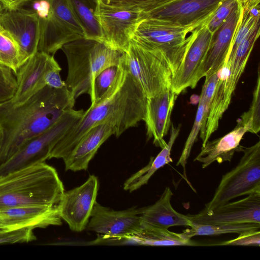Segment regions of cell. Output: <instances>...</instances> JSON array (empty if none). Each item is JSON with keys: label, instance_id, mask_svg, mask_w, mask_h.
Wrapping results in <instances>:
<instances>
[{"label": "cell", "instance_id": "cell-8", "mask_svg": "<svg viewBox=\"0 0 260 260\" xmlns=\"http://www.w3.org/2000/svg\"><path fill=\"white\" fill-rule=\"evenodd\" d=\"M238 164L223 175L211 200L204 209L211 210L240 196L260 192V141L248 148Z\"/></svg>", "mask_w": 260, "mask_h": 260}, {"label": "cell", "instance_id": "cell-30", "mask_svg": "<svg viewBox=\"0 0 260 260\" xmlns=\"http://www.w3.org/2000/svg\"><path fill=\"white\" fill-rule=\"evenodd\" d=\"M0 64L16 74L21 66L19 46L11 34L0 26Z\"/></svg>", "mask_w": 260, "mask_h": 260}, {"label": "cell", "instance_id": "cell-44", "mask_svg": "<svg viewBox=\"0 0 260 260\" xmlns=\"http://www.w3.org/2000/svg\"><path fill=\"white\" fill-rule=\"evenodd\" d=\"M2 6L1 3V2H0V11H2V10H3V9H2Z\"/></svg>", "mask_w": 260, "mask_h": 260}, {"label": "cell", "instance_id": "cell-29", "mask_svg": "<svg viewBox=\"0 0 260 260\" xmlns=\"http://www.w3.org/2000/svg\"><path fill=\"white\" fill-rule=\"evenodd\" d=\"M260 230V223H242L224 224H193L190 229L183 231L181 235L191 239L197 236H216L223 234H238L252 231Z\"/></svg>", "mask_w": 260, "mask_h": 260}, {"label": "cell", "instance_id": "cell-35", "mask_svg": "<svg viewBox=\"0 0 260 260\" xmlns=\"http://www.w3.org/2000/svg\"><path fill=\"white\" fill-rule=\"evenodd\" d=\"M17 87L16 75L10 68L0 64V103L11 100Z\"/></svg>", "mask_w": 260, "mask_h": 260}, {"label": "cell", "instance_id": "cell-40", "mask_svg": "<svg viewBox=\"0 0 260 260\" xmlns=\"http://www.w3.org/2000/svg\"><path fill=\"white\" fill-rule=\"evenodd\" d=\"M61 70L56 62L46 72L44 78L46 86L55 89H61L66 86L65 81H62L60 77Z\"/></svg>", "mask_w": 260, "mask_h": 260}, {"label": "cell", "instance_id": "cell-41", "mask_svg": "<svg viewBox=\"0 0 260 260\" xmlns=\"http://www.w3.org/2000/svg\"><path fill=\"white\" fill-rule=\"evenodd\" d=\"M29 0H0L4 10H13L22 7Z\"/></svg>", "mask_w": 260, "mask_h": 260}, {"label": "cell", "instance_id": "cell-43", "mask_svg": "<svg viewBox=\"0 0 260 260\" xmlns=\"http://www.w3.org/2000/svg\"><path fill=\"white\" fill-rule=\"evenodd\" d=\"M239 3H240L241 5H243L245 3H246L247 2L249 1V0H238Z\"/></svg>", "mask_w": 260, "mask_h": 260}, {"label": "cell", "instance_id": "cell-6", "mask_svg": "<svg viewBox=\"0 0 260 260\" xmlns=\"http://www.w3.org/2000/svg\"><path fill=\"white\" fill-rule=\"evenodd\" d=\"M258 20L238 45L233 57L219 70L206 125L205 145L218 128L219 122L228 109L238 81L243 73L254 43L259 36Z\"/></svg>", "mask_w": 260, "mask_h": 260}, {"label": "cell", "instance_id": "cell-21", "mask_svg": "<svg viewBox=\"0 0 260 260\" xmlns=\"http://www.w3.org/2000/svg\"><path fill=\"white\" fill-rule=\"evenodd\" d=\"M242 10V5L239 3L213 35L201 69L200 79L218 72L225 62Z\"/></svg>", "mask_w": 260, "mask_h": 260}, {"label": "cell", "instance_id": "cell-13", "mask_svg": "<svg viewBox=\"0 0 260 260\" xmlns=\"http://www.w3.org/2000/svg\"><path fill=\"white\" fill-rule=\"evenodd\" d=\"M0 26L8 31L17 43L21 66L38 51L40 37V20L29 8L21 7L0 13Z\"/></svg>", "mask_w": 260, "mask_h": 260}, {"label": "cell", "instance_id": "cell-25", "mask_svg": "<svg viewBox=\"0 0 260 260\" xmlns=\"http://www.w3.org/2000/svg\"><path fill=\"white\" fill-rule=\"evenodd\" d=\"M180 125L175 127L171 124L170 137L168 143L162 148L161 151L155 157H151L147 166L131 175L123 184V189L133 192L147 184L157 170L166 164L172 162L171 151L172 146L179 135Z\"/></svg>", "mask_w": 260, "mask_h": 260}, {"label": "cell", "instance_id": "cell-34", "mask_svg": "<svg viewBox=\"0 0 260 260\" xmlns=\"http://www.w3.org/2000/svg\"><path fill=\"white\" fill-rule=\"evenodd\" d=\"M110 5L134 9L142 11L146 15L176 0H99Z\"/></svg>", "mask_w": 260, "mask_h": 260}, {"label": "cell", "instance_id": "cell-19", "mask_svg": "<svg viewBox=\"0 0 260 260\" xmlns=\"http://www.w3.org/2000/svg\"><path fill=\"white\" fill-rule=\"evenodd\" d=\"M56 62L54 55L42 51L29 58L16 73L17 87L11 102L21 104L45 87V74Z\"/></svg>", "mask_w": 260, "mask_h": 260}, {"label": "cell", "instance_id": "cell-23", "mask_svg": "<svg viewBox=\"0 0 260 260\" xmlns=\"http://www.w3.org/2000/svg\"><path fill=\"white\" fill-rule=\"evenodd\" d=\"M112 135H115V130L108 124H101L92 127L63 160L65 170L74 172L86 170L99 148Z\"/></svg>", "mask_w": 260, "mask_h": 260}, {"label": "cell", "instance_id": "cell-39", "mask_svg": "<svg viewBox=\"0 0 260 260\" xmlns=\"http://www.w3.org/2000/svg\"><path fill=\"white\" fill-rule=\"evenodd\" d=\"M219 245H260V230L252 231L240 234L235 239L223 242Z\"/></svg>", "mask_w": 260, "mask_h": 260}, {"label": "cell", "instance_id": "cell-4", "mask_svg": "<svg viewBox=\"0 0 260 260\" xmlns=\"http://www.w3.org/2000/svg\"><path fill=\"white\" fill-rule=\"evenodd\" d=\"M68 63L66 86L76 100L89 95L92 82L104 69L118 66L123 52L103 42L82 38L65 44L61 49Z\"/></svg>", "mask_w": 260, "mask_h": 260}, {"label": "cell", "instance_id": "cell-12", "mask_svg": "<svg viewBox=\"0 0 260 260\" xmlns=\"http://www.w3.org/2000/svg\"><path fill=\"white\" fill-rule=\"evenodd\" d=\"M141 209L114 210L95 202L86 226L105 239H129L142 230Z\"/></svg>", "mask_w": 260, "mask_h": 260}, {"label": "cell", "instance_id": "cell-18", "mask_svg": "<svg viewBox=\"0 0 260 260\" xmlns=\"http://www.w3.org/2000/svg\"><path fill=\"white\" fill-rule=\"evenodd\" d=\"M59 206H25L0 211V235L21 229L60 225Z\"/></svg>", "mask_w": 260, "mask_h": 260}, {"label": "cell", "instance_id": "cell-20", "mask_svg": "<svg viewBox=\"0 0 260 260\" xmlns=\"http://www.w3.org/2000/svg\"><path fill=\"white\" fill-rule=\"evenodd\" d=\"M177 95L168 88L160 93L147 99L145 122L147 136L153 138V144L164 148L167 144L164 137L171 126V116Z\"/></svg>", "mask_w": 260, "mask_h": 260}, {"label": "cell", "instance_id": "cell-16", "mask_svg": "<svg viewBox=\"0 0 260 260\" xmlns=\"http://www.w3.org/2000/svg\"><path fill=\"white\" fill-rule=\"evenodd\" d=\"M223 0H176L146 15L197 29L205 24Z\"/></svg>", "mask_w": 260, "mask_h": 260}, {"label": "cell", "instance_id": "cell-7", "mask_svg": "<svg viewBox=\"0 0 260 260\" xmlns=\"http://www.w3.org/2000/svg\"><path fill=\"white\" fill-rule=\"evenodd\" d=\"M120 62L147 98L171 88L174 73L161 51L146 48L131 40L122 53Z\"/></svg>", "mask_w": 260, "mask_h": 260}, {"label": "cell", "instance_id": "cell-45", "mask_svg": "<svg viewBox=\"0 0 260 260\" xmlns=\"http://www.w3.org/2000/svg\"><path fill=\"white\" fill-rule=\"evenodd\" d=\"M2 11H3V10H2ZM2 11H0V13H1V12Z\"/></svg>", "mask_w": 260, "mask_h": 260}, {"label": "cell", "instance_id": "cell-2", "mask_svg": "<svg viewBox=\"0 0 260 260\" xmlns=\"http://www.w3.org/2000/svg\"><path fill=\"white\" fill-rule=\"evenodd\" d=\"M75 101L66 86L55 89L45 86L21 104L14 105L10 100L0 103V126L4 134L0 166L73 109Z\"/></svg>", "mask_w": 260, "mask_h": 260}, {"label": "cell", "instance_id": "cell-36", "mask_svg": "<svg viewBox=\"0 0 260 260\" xmlns=\"http://www.w3.org/2000/svg\"><path fill=\"white\" fill-rule=\"evenodd\" d=\"M220 70V69H219ZM219 76V70L208 76L205 77V81L203 86L202 90L204 93V114L200 129V136L202 141L205 139L206 125L209 112L210 103L214 90Z\"/></svg>", "mask_w": 260, "mask_h": 260}, {"label": "cell", "instance_id": "cell-42", "mask_svg": "<svg viewBox=\"0 0 260 260\" xmlns=\"http://www.w3.org/2000/svg\"><path fill=\"white\" fill-rule=\"evenodd\" d=\"M4 138V131H3L2 127L0 126V153H1V149H2V145L3 143Z\"/></svg>", "mask_w": 260, "mask_h": 260}, {"label": "cell", "instance_id": "cell-38", "mask_svg": "<svg viewBox=\"0 0 260 260\" xmlns=\"http://www.w3.org/2000/svg\"><path fill=\"white\" fill-rule=\"evenodd\" d=\"M31 229H21L0 235V244L27 243L36 239Z\"/></svg>", "mask_w": 260, "mask_h": 260}, {"label": "cell", "instance_id": "cell-31", "mask_svg": "<svg viewBox=\"0 0 260 260\" xmlns=\"http://www.w3.org/2000/svg\"><path fill=\"white\" fill-rule=\"evenodd\" d=\"M238 122L245 127L247 132L257 134L260 130V73L258 68L257 78L253 93L251 105L248 110L241 116Z\"/></svg>", "mask_w": 260, "mask_h": 260}, {"label": "cell", "instance_id": "cell-26", "mask_svg": "<svg viewBox=\"0 0 260 260\" xmlns=\"http://www.w3.org/2000/svg\"><path fill=\"white\" fill-rule=\"evenodd\" d=\"M133 240L137 243L150 246H194L196 243L191 239L184 238L181 233H176L168 229L149 228L142 229Z\"/></svg>", "mask_w": 260, "mask_h": 260}, {"label": "cell", "instance_id": "cell-33", "mask_svg": "<svg viewBox=\"0 0 260 260\" xmlns=\"http://www.w3.org/2000/svg\"><path fill=\"white\" fill-rule=\"evenodd\" d=\"M204 93L203 90L200 95L195 120L190 133L185 143L182 153L177 162L176 166L181 165L184 169V175L186 177L185 166L190 155L193 145L196 141L198 134L200 132L204 114Z\"/></svg>", "mask_w": 260, "mask_h": 260}, {"label": "cell", "instance_id": "cell-10", "mask_svg": "<svg viewBox=\"0 0 260 260\" xmlns=\"http://www.w3.org/2000/svg\"><path fill=\"white\" fill-rule=\"evenodd\" d=\"M51 9L49 16L39 19L40 37L38 51L54 54L66 44L86 38L70 0H48Z\"/></svg>", "mask_w": 260, "mask_h": 260}, {"label": "cell", "instance_id": "cell-28", "mask_svg": "<svg viewBox=\"0 0 260 260\" xmlns=\"http://www.w3.org/2000/svg\"><path fill=\"white\" fill-rule=\"evenodd\" d=\"M260 0H249L242 5V13L236 29L232 45L225 62L231 59L242 40L260 19Z\"/></svg>", "mask_w": 260, "mask_h": 260}, {"label": "cell", "instance_id": "cell-11", "mask_svg": "<svg viewBox=\"0 0 260 260\" xmlns=\"http://www.w3.org/2000/svg\"><path fill=\"white\" fill-rule=\"evenodd\" d=\"M94 15L100 25L103 42L124 52L145 14L138 10L116 7L96 0Z\"/></svg>", "mask_w": 260, "mask_h": 260}, {"label": "cell", "instance_id": "cell-15", "mask_svg": "<svg viewBox=\"0 0 260 260\" xmlns=\"http://www.w3.org/2000/svg\"><path fill=\"white\" fill-rule=\"evenodd\" d=\"M189 216L193 224L260 223V192Z\"/></svg>", "mask_w": 260, "mask_h": 260}, {"label": "cell", "instance_id": "cell-1", "mask_svg": "<svg viewBox=\"0 0 260 260\" xmlns=\"http://www.w3.org/2000/svg\"><path fill=\"white\" fill-rule=\"evenodd\" d=\"M147 99L120 62L118 73L109 90L99 102L84 111L82 117L54 146L49 159H64L87 132L96 125L103 123L111 125L116 137L136 126L144 121Z\"/></svg>", "mask_w": 260, "mask_h": 260}, {"label": "cell", "instance_id": "cell-37", "mask_svg": "<svg viewBox=\"0 0 260 260\" xmlns=\"http://www.w3.org/2000/svg\"><path fill=\"white\" fill-rule=\"evenodd\" d=\"M239 3L238 0H223L220 4L211 17L205 24L207 28L213 35L215 34Z\"/></svg>", "mask_w": 260, "mask_h": 260}, {"label": "cell", "instance_id": "cell-46", "mask_svg": "<svg viewBox=\"0 0 260 260\" xmlns=\"http://www.w3.org/2000/svg\"><path fill=\"white\" fill-rule=\"evenodd\" d=\"M0 228H1V224H0Z\"/></svg>", "mask_w": 260, "mask_h": 260}, {"label": "cell", "instance_id": "cell-27", "mask_svg": "<svg viewBox=\"0 0 260 260\" xmlns=\"http://www.w3.org/2000/svg\"><path fill=\"white\" fill-rule=\"evenodd\" d=\"M70 1L76 16L84 29L85 38L103 42L101 28L94 15L96 0Z\"/></svg>", "mask_w": 260, "mask_h": 260}, {"label": "cell", "instance_id": "cell-32", "mask_svg": "<svg viewBox=\"0 0 260 260\" xmlns=\"http://www.w3.org/2000/svg\"><path fill=\"white\" fill-rule=\"evenodd\" d=\"M119 71L118 66H110L102 71L94 79L89 96L91 105L99 102L114 83Z\"/></svg>", "mask_w": 260, "mask_h": 260}, {"label": "cell", "instance_id": "cell-24", "mask_svg": "<svg viewBox=\"0 0 260 260\" xmlns=\"http://www.w3.org/2000/svg\"><path fill=\"white\" fill-rule=\"evenodd\" d=\"M246 132V128L238 122L234 129L224 136L208 140L194 161L202 163V168L208 167L214 161L219 164L231 162L235 152L239 151L242 146L240 145L241 141Z\"/></svg>", "mask_w": 260, "mask_h": 260}, {"label": "cell", "instance_id": "cell-3", "mask_svg": "<svg viewBox=\"0 0 260 260\" xmlns=\"http://www.w3.org/2000/svg\"><path fill=\"white\" fill-rule=\"evenodd\" d=\"M63 184L53 167L45 162L0 177V211L25 206H59Z\"/></svg>", "mask_w": 260, "mask_h": 260}, {"label": "cell", "instance_id": "cell-5", "mask_svg": "<svg viewBox=\"0 0 260 260\" xmlns=\"http://www.w3.org/2000/svg\"><path fill=\"white\" fill-rule=\"evenodd\" d=\"M199 28L146 17L138 24L131 40L146 48L161 51L174 75Z\"/></svg>", "mask_w": 260, "mask_h": 260}, {"label": "cell", "instance_id": "cell-14", "mask_svg": "<svg viewBox=\"0 0 260 260\" xmlns=\"http://www.w3.org/2000/svg\"><path fill=\"white\" fill-rule=\"evenodd\" d=\"M99 187L97 177L90 175L82 185L64 191L59 205V214L72 231L81 232L86 229L96 201Z\"/></svg>", "mask_w": 260, "mask_h": 260}, {"label": "cell", "instance_id": "cell-17", "mask_svg": "<svg viewBox=\"0 0 260 260\" xmlns=\"http://www.w3.org/2000/svg\"><path fill=\"white\" fill-rule=\"evenodd\" d=\"M213 36L206 24L198 29L196 37L172 79L171 89L177 95L187 88H194L200 80L199 74L201 69Z\"/></svg>", "mask_w": 260, "mask_h": 260}, {"label": "cell", "instance_id": "cell-22", "mask_svg": "<svg viewBox=\"0 0 260 260\" xmlns=\"http://www.w3.org/2000/svg\"><path fill=\"white\" fill-rule=\"evenodd\" d=\"M173 193L166 187L160 198L153 205L141 208L142 229L158 228L168 229L173 226L193 225L189 215L177 212L172 206Z\"/></svg>", "mask_w": 260, "mask_h": 260}, {"label": "cell", "instance_id": "cell-9", "mask_svg": "<svg viewBox=\"0 0 260 260\" xmlns=\"http://www.w3.org/2000/svg\"><path fill=\"white\" fill-rule=\"evenodd\" d=\"M82 109L67 111L49 128L25 143L0 166V177L10 173L45 162L56 144L82 116Z\"/></svg>", "mask_w": 260, "mask_h": 260}]
</instances>
